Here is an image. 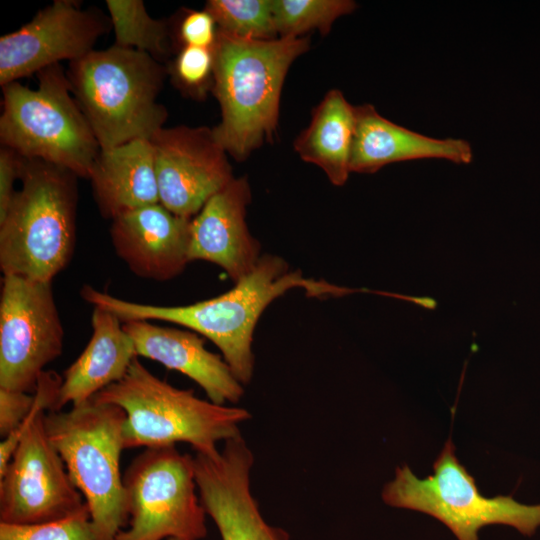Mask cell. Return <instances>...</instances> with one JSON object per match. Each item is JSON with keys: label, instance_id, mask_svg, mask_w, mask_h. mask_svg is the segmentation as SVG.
<instances>
[{"label": "cell", "instance_id": "cell-1", "mask_svg": "<svg viewBox=\"0 0 540 540\" xmlns=\"http://www.w3.org/2000/svg\"><path fill=\"white\" fill-rule=\"evenodd\" d=\"M294 288L309 296H343L354 289L323 280L305 278L300 270L273 254H264L247 276L229 291L211 299L181 306H160L124 300L84 285L82 298L94 307L106 309L122 322L159 320L182 325L212 341L222 353L234 376L242 385L250 383L255 366L253 334L258 319L276 298Z\"/></svg>", "mask_w": 540, "mask_h": 540}, {"label": "cell", "instance_id": "cell-2", "mask_svg": "<svg viewBox=\"0 0 540 540\" xmlns=\"http://www.w3.org/2000/svg\"><path fill=\"white\" fill-rule=\"evenodd\" d=\"M308 48L307 37L251 40L218 30L212 92L221 121L212 132L226 153L243 160L271 139L287 71Z\"/></svg>", "mask_w": 540, "mask_h": 540}, {"label": "cell", "instance_id": "cell-3", "mask_svg": "<svg viewBox=\"0 0 540 540\" xmlns=\"http://www.w3.org/2000/svg\"><path fill=\"white\" fill-rule=\"evenodd\" d=\"M66 74L101 149L150 140L164 127L157 99L168 72L148 53L114 44L69 62Z\"/></svg>", "mask_w": 540, "mask_h": 540}, {"label": "cell", "instance_id": "cell-4", "mask_svg": "<svg viewBox=\"0 0 540 540\" xmlns=\"http://www.w3.org/2000/svg\"><path fill=\"white\" fill-rule=\"evenodd\" d=\"M77 175L24 158L21 189L0 219L3 275L52 282L71 260L76 239Z\"/></svg>", "mask_w": 540, "mask_h": 540}, {"label": "cell", "instance_id": "cell-5", "mask_svg": "<svg viewBox=\"0 0 540 540\" xmlns=\"http://www.w3.org/2000/svg\"><path fill=\"white\" fill-rule=\"evenodd\" d=\"M120 407L126 415L125 449L188 443L196 453L214 455L220 441L240 435L251 418L241 407L216 404L158 378L136 357L126 375L93 398Z\"/></svg>", "mask_w": 540, "mask_h": 540}, {"label": "cell", "instance_id": "cell-6", "mask_svg": "<svg viewBox=\"0 0 540 540\" xmlns=\"http://www.w3.org/2000/svg\"><path fill=\"white\" fill-rule=\"evenodd\" d=\"M125 419L120 407L92 399L44 416L50 441L89 508L96 540H114L129 521L120 471Z\"/></svg>", "mask_w": 540, "mask_h": 540}, {"label": "cell", "instance_id": "cell-7", "mask_svg": "<svg viewBox=\"0 0 540 540\" xmlns=\"http://www.w3.org/2000/svg\"><path fill=\"white\" fill-rule=\"evenodd\" d=\"M38 88L2 86L0 141L24 158L40 159L88 179L101 150L76 102L63 67L37 73Z\"/></svg>", "mask_w": 540, "mask_h": 540}, {"label": "cell", "instance_id": "cell-8", "mask_svg": "<svg viewBox=\"0 0 540 540\" xmlns=\"http://www.w3.org/2000/svg\"><path fill=\"white\" fill-rule=\"evenodd\" d=\"M455 450L449 437L433 463V474L425 478H418L407 464L397 467L394 479L382 490L383 501L430 515L458 540H479L478 532L492 524L511 526L524 536L534 535L540 526V504L526 505L512 495H482Z\"/></svg>", "mask_w": 540, "mask_h": 540}, {"label": "cell", "instance_id": "cell-9", "mask_svg": "<svg viewBox=\"0 0 540 540\" xmlns=\"http://www.w3.org/2000/svg\"><path fill=\"white\" fill-rule=\"evenodd\" d=\"M128 527L114 540H202L206 512L197 495L193 456L175 445L145 448L123 475Z\"/></svg>", "mask_w": 540, "mask_h": 540}, {"label": "cell", "instance_id": "cell-10", "mask_svg": "<svg viewBox=\"0 0 540 540\" xmlns=\"http://www.w3.org/2000/svg\"><path fill=\"white\" fill-rule=\"evenodd\" d=\"M63 339L52 282L3 275L0 388L34 393L45 367L62 354Z\"/></svg>", "mask_w": 540, "mask_h": 540}, {"label": "cell", "instance_id": "cell-11", "mask_svg": "<svg viewBox=\"0 0 540 540\" xmlns=\"http://www.w3.org/2000/svg\"><path fill=\"white\" fill-rule=\"evenodd\" d=\"M45 411L27 426L0 476V522L38 524L73 517L89 508L48 436Z\"/></svg>", "mask_w": 540, "mask_h": 540}, {"label": "cell", "instance_id": "cell-12", "mask_svg": "<svg viewBox=\"0 0 540 540\" xmlns=\"http://www.w3.org/2000/svg\"><path fill=\"white\" fill-rule=\"evenodd\" d=\"M112 28L110 18L79 1L55 0L18 30L0 37L1 87L60 63L78 60Z\"/></svg>", "mask_w": 540, "mask_h": 540}, {"label": "cell", "instance_id": "cell-13", "mask_svg": "<svg viewBox=\"0 0 540 540\" xmlns=\"http://www.w3.org/2000/svg\"><path fill=\"white\" fill-rule=\"evenodd\" d=\"M159 203L192 219L208 199L233 179L226 151L207 127H163L150 139Z\"/></svg>", "mask_w": 540, "mask_h": 540}, {"label": "cell", "instance_id": "cell-14", "mask_svg": "<svg viewBox=\"0 0 540 540\" xmlns=\"http://www.w3.org/2000/svg\"><path fill=\"white\" fill-rule=\"evenodd\" d=\"M193 465L201 504L221 540H290L286 530L264 519L252 494L254 454L241 434L214 455L195 453Z\"/></svg>", "mask_w": 540, "mask_h": 540}, {"label": "cell", "instance_id": "cell-15", "mask_svg": "<svg viewBox=\"0 0 540 540\" xmlns=\"http://www.w3.org/2000/svg\"><path fill=\"white\" fill-rule=\"evenodd\" d=\"M250 200L246 177L234 178L208 199L190 222V262L214 263L235 283L254 270L262 255L246 223Z\"/></svg>", "mask_w": 540, "mask_h": 540}, {"label": "cell", "instance_id": "cell-16", "mask_svg": "<svg viewBox=\"0 0 540 540\" xmlns=\"http://www.w3.org/2000/svg\"><path fill=\"white\" fill-rule=\"evenodd\" d=\"M190 222L160 203L147 205L112 220V245L138 277L170 280L190 262Z\"/></svg>", "mask_w": 540, "mask_h": 540}, {"label": "cell", "instance_id": "cell-17", "mask_svg": "<svg viewBox=\"0 0 540 540\" xmlns=\"http://www.w3.org/2000/svg\"><path fill=\"white\" fill-rule=\"evenodd\" d=\"M134 342L137 356L161 363L196 382L208 400L225 405L237 404L244 394L242 385L223 357L205 348L195 332L159 326L148 320L122 322Z\"/></svg>", "mask_w": 540, "mask_h": 540}, {"label": "cell", "instance_id": "cell-18", "mask_svg": "<svg viewBox=\"0 0 540 540\" xmlns=\"http://www.w3.org/2000/svg\"><path fill=\"white\" fill-rule=\"evenodd\" d=\"M355 113L351 172L375 173L391 163L418 159L473 161V149L466 140L436 139L409 130L384 118L370 104L355 106Z\"/></svg>", "mask_w": 540, "mask_h": 540}, {"label": "cell", "instance_id": "cell-19", "mask_svg": "<svg viewBox=\"0 0 540 540\" xmlns=\"http://www.w3.org/2000/svg\"><path fill=\"white\" fill-rule=\"evenodd\" d=\"M91 338L78 358L64 371L53 411L66 404L91 400L107 386L120 381L138 357L122 321L112 312L94 307Z\"/></svg>", "mask_w": 540, "mask_h": 540}, {"label": "cell", "instance_id": "cell-20", "mask_svg": "<svg viewBox=\"0 0 540 540\" xmlns=\"http://www.w3.org/2000/svg\"><path fill=\"white\" fill-rule=\"evenodd\" d=\"M101 215L115 219L135 209L159 203L154 150L138 139L101 149L88 178Z\"/></svg>", "mask_w": 540, "mask_h": 540}, {"label": "cell", "instance_id": "cell-21", "mask_svg": "<svg viewBox=\"0 0 540 540\" xmlns=\"http://www.w3.org/2000/svg\"><path fill=\"white\" fill-rule=\"evenodd\" d=\"M356 129L355 106L339 90H330L314 109L309 126L294 142L306 162L319 166L330 182L342 186L348 179Z\"/></svg>", "mask_w": 540, "mask_h": 540}, {"label": "cell", "instance_id": "cell-22", "mask_svg": "<svg viewBox=\"0 0 540 540\" xmlns=\"http://www.w3.org/2000/svg\"><path fill=\"white\" fill-rule=\"evenodd\" d=\"M115 45L148 53L157 61L172 49V33L167 21L151 17L142 0H106Z\"/></svg>", "mask_w": 540, "mask_h": 540}, {"label": "cell", "instance_id": "cell-23", "mask_svg": "<svg viewBox=\"0 0 540 540\" xmlns=\"http://www.w3.org/2000/svg\"><path fill=\"white\" fill-rule=\"evenodd\" d=\"M351 0H272V11L280 37L300 35L313 29L328 33L340 16L352 13Z\"/></svg>", "mask_w": 540, "mask_h": 540}, {"label": "cell", "instance_id": "cell-24", "mask_svg": "<svg viewBox=\"0 0 540 540\" xmlns=\"http://www.w3.org/2000/svg\"><path fill=\"white\" fill-rule=\"evenodd\" d=\"M207 10L218 30L242 39L272 40L276 31L272 0H209Z\"/></svg>", "mask_w": 540, "mask_h": 540}, {"label": "cell", "instance_id": "cell-25", "mask_svg": "<svg viewBox=\"0 0 540 540\" xmlns=\"http://www.w3.org/2000/svg\"><path fill=\"white\" fill-rule=\"evenodd\" d=\"M214 48L180 47L167 68L173 85L183 94L204 99L213 88Z\"/></svg>", "mask_w": 540, "mask_h": 540}, {"label": "cell", "instance_id": "cell-26", "mask_svg": "<svg viewBox=\"0 0 540 540\" xmlns=\"http://www.w3.org/2000/svg\"><path fill=\"white\" fill-rule=\"evenodd\" d=\"M0 540H96L85 511L59 521L38 524H8L0 522Z\"/></svg>", "mask_w": 540, "mask_h": 540}, {"label": "cell", "instance_id": "cell-27", "mask_svg": "<svg viewBox=\"0 0 540 540\" xmlns=\"http://www.w3.org/2000/svg\"><path fill=\"white\" fill-rule=\"evenodd\" d=\"M175 38L180 47L193 46L214 48L218 37V26L207 10H187L180 18Z\"/></svg>", "mask_w": 540, "mask_h": 540}, {"label": "cell", "instance_id": "cell-28", "mask_svg": "<svg viewBox=\"0 0 540 540\" xmlns=\"http://www.w3.org/2000/svg\"><path fill=\"white\" fill-rule=\"evenodd\" d=\"M35 404V395L0 388V435L5 438L31 413Z\"/></svg>", "mask_w": 540, "mask_h": 540}, {"label": "cell", "instance_id": "cell-29", "mask_svg": "<svg viewBox=\"0 0 540 540\" xmlns=\"http://www.w3.org/2000/svg\"><path fill=\"white\" fill-rule=\"evenodd\" d=\"M24 157L15 150L0 148V219L6 214L16 193L14 185L20 180Z\"/></svg>", "mask_w": 540, "mask_h": 540}, {"label": "cell", "instance_id": "cell-30", "mask_svg": "<svg viewBox=\"0 0 540 540\" xmlns=\"http://www.w3.org/2000/svg\"><path fill=\"white\" fill-rule=\"evenodd\" d=\"M167 540H178V539H174V538H169V539H167Z\"/></svg>", "mask_w": 540, "mask_h": 540}]
</instances>
